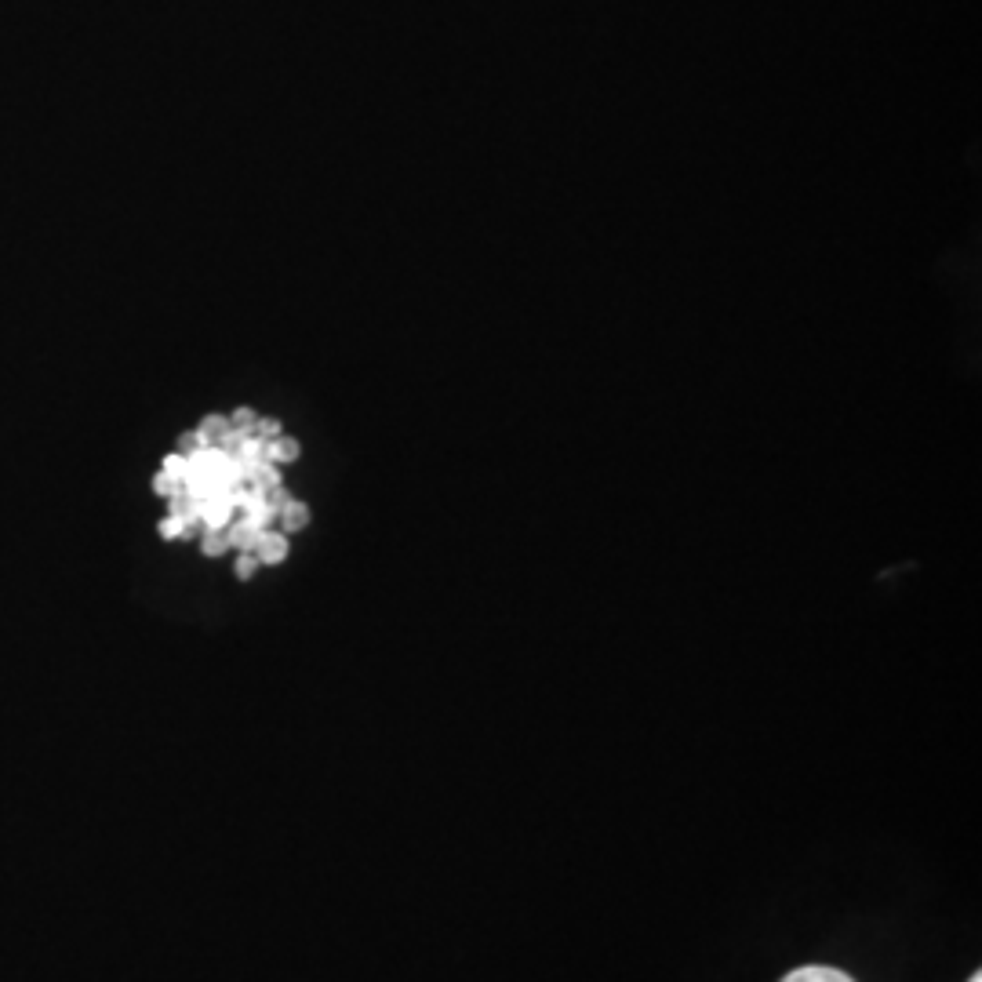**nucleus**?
<instances>
[{
  "label": "nucleus",
  "instance_id": "2",
  "mask_svg": "<svg viewBox=\"0 0 982 982\" xmlns=\"http://www.w3.org/2000/svg\"><path fill=\"white\" fill-rule=\"evenodd\" d=\"M968 982H982V975H972V979H968Z\"/></svg>",
  "mask_w": 982,
  "mask_h": 982
},
{
  "label": "nucleus",
  "instance_id": "1",
  "mask_svg": "<svg viewBox=\"0 0 982 982\" xmlns=\"http://www.w3.org/2000/svg\"><path fill=\"white\" fill-rule=\"evenodd\" d=\"M782 982H855V979L852 975L837 972V968H826V964H808V968L790 972Z\"/></svg>",
  "mask_w": 982,
  "mask_h": 982
}]
</instances>
